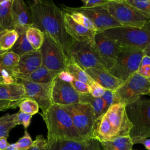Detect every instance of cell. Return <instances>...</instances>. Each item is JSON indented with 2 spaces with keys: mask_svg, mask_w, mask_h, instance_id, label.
<instances>
[{
  "mask_svg": "<svg viewBox=\"0 0 150 150\" xmlns=\"http://www.w3.org/2000/svg\"><path fill=\"white\" fill-rule=\"evenodd\" d=\"M33 26L50 36L70 61V45L72 38L66 32L63 10L52 1H28Z\"/></svg>",
  "mask_w": 150,
  "mask_h": 150,
  "instance_id": "cell-1",
  "label": "cell"
},
{
  "mask_svg": "<svg viewBox=\"0 0 150 150\" xmlns=\"http://www.w3.org/2000/svg\"><path fill=\"white\" fill-rule=\"evenodd\" d=\"M41 115L47 130V139L84 141L75 128L70 115L62 106L52 104Z\"/></svg>",
  "mask_w": 150,
  "mask_h": 150,
  "instance_id": "cell-2",
  "label": "cell"
},
{
  "mask_svg": "<svg viewBox=\"0 0 150 150\" xmlns=\"http://www.w3.org/2000/svg\"><path fill=\"white\" fill-rule=\"evenodd\" d=\"M121 46L144 50L150 45V20L141 28L117 27L100 32Z\"/></svg>",
  "mask_w": 150,
  "mask_h": 150,
  "instance_id": "cell-3",
  "label": "cell"
},
{
  "mask_svg": "<svg viewBox=\"0 0 150 150\" xmlns=\"http://www.w3.org/2000/svg\"><path fill=\"white\" fill-rule=\"evenodd\" d=\"M125 110L132 125L129 137L133 144L150 138V100L141 98L125 105Z\"/></svg>",
  "mask_w": 150,
  "mask_h": 150,
  "instance_id": "cell-4",
  "label": "cell"
},
{
  "mask_svg": "<svg viewBox=\"0 0 150 150\" xmlns=\"http://www.w3.org/2000/svg\"><path fill=\"white\" fill-rule=\"evenodd\" d=\"M144 56L143 50L122 46L114 64L108 71L117 79L125 81L137 72Z\"/></svg>",
  "mask_w": 150,
  "mask_h": 150,
  "instance_id": "cell-5",
  "label": "cell"
},
{
  "mask_svg": "<svg viewBox=\"0 0 150 150\" xmlns=\"http://www.w3.org/2000/svg\"><path fill=\"white\" fill-rule=\"evenodd\" d=\"M103 6L122 26L141 28L150 20L124 0H108Z\"/></svg>",
  "mask_w": 150,
  "mask_h": 150,
  "instance_id": "cell-6",
  "label": "cell"
},
{
  "mask_svg": "<svg viewBox=\"0 0 150 150\" xmlns=\"http://www.w3.org/2000/svg\"><path fill=\"white\" fill-rule=\"evenodd\" d=\"M70 115L73 123L84 140L93 138L96 117L93 107L87 103L62 106Z\"/></svg>",
  "mask_w": 150,
  "mask_h": 150,
  "instance_id": "cell-7",
  "label": "cell"
},
{
  "mask_svg": "<svg viewBox=\"0 0 150 150\" xmlns=\"http://www.w3.org/2000/svg\"><path fill=\"white\" fill-rule=\"evenodd\" d=\"M70 52L71 60L83 70L97 67L107 70L94 41H79L72 39Z\"/></svg>",
  "mask_w": 150,
  "mask_h": 150,
  "instance_id": "cell-8",
  "label": "cell"
},
{
  "mask_svg": "<svg viewBox=\"0 0 150 150\" xmlns=\"http://www.w3.org/2000/svg\"><path fill=\"white\" fill-rule=\"evenodd\" d=\"M149 91L148 80L135 73L114 91V95L119 103L127 105L141 98L142 96L147 95Z\"/></svg>",
  "mask_w": 150,
  "mask_h": 150,
  "instance_id": "cell-9",
  "label": "cell"
},
{
  "mask_svg": "<svg viewBox=\"0 0 150 150\" xmlns=\"http://www.w3.org/2000/svg\"><path fill=\"white\" fill-rule=\"evenodd\" d=\"M39 51L42 66L52 71L61 72L66 70L69 62L67 58L54 40L46 33H44V40Z\"/></svg>",
  "mask_w": 150,
  "mask_h": 150,
  "instance_id": "cell-10",
  "label": "cell"
},
{
  "mask_svg": "<svg viewBox=\"0 0 150 150\" xmlns=\"http://www.w3.org/2000/svg\"><path fill=\"white\" fill-rule=\"evenodd\" d=\"M102 115L108 122L116 137L129 135L132 125L128 117L125 105L114 104Z\"/></svg>",
  "mask_w": 150,
  "mask_h": 150,
  "instance_id": "cell-11",
  "label": "cell"
},
{
  "mask_svg": "<svg viewBox=\"0 0 150 150\" xmlns=\"http://www.w3.org/2000/svg\"><path fill=\"white\" fill-rule=\"evenodd\" d=\"M67 8L73 11L78 12L86 16L92 22L97 32H101L105 30L121 27L122 25L114 19L108 11L103 6H97L91 8Z\"/></svg>",
  "mask_w": 150,
  "mask_h": 150,
  "instance_id": "cell-12",
  "label": "cell"
},
{
  "mask_svg": "<svg viewBox=\"0 0 150 150\" xmlns=\"http://www.w3.org/2000/svg\"><path fill=\"white\" fill-rule=\"evenodd\" d=\"M15 79L17 82L24 86L27 97L35 100L38 104L39 108L42 111V113L45 112L53 104L51 94L52 82L40 84L22 79Z\"/></svg>",
  "mask_w": 150,
  "mask_h": 150,
  "instance_id": "cell-13",
  "label": "cell"
},
{
  "mask_svg": "<svg viewBox=\"0 0 150 150\" xmlns=\"http://www.w3.org/2000/svg\"><path fill=\"white\" fill-rule=\"evenodd\" d=\"M51 94L53 104L66 106L80 103V94L70 82L64 81L58 76L52 81Z\"/></svg>",
  "mask_w": 150,
  "mask_h": 150,
  "instance_id": "cell-14",
  "label": "cell"
},
{
  "mask_svg": "<svg viewBox=\"0 0 150 150\" xmlns=\"http://www.w3.org/2000/svg\"><path fill=\"white\" fill-rule=\"evenodd\" d=\"M93 41L108 71L114 64L122 46L115 41L105 38L100 32H96Z\"/></svg>",
  "mask_w": 150,
  "mask_h": 150,
  "instance_id": "cell-15",
  "label": "cell"
},
{
  "mask_svg": "<svg viewBox=\"0 0 150 150\" xmlns=\"http://www.w3.org/2000/svg\"><path fill=\"white\" fill-rule=\"evenodd\" d=\"M46 150H101V148L100 142L94 138L84 141L50 139H47Z\"/></svg>",
  "mask_w": 150,
  "mask_h": 150,
  "instance_id": "cell-16",
  "label": "cell"
},
{
  "mask_svg": "<svg viewBox=\"0 0 150 150\" xmlns=\"http://www.w3.org/2000/svg\"><path fill=\"white\" fill-rule=\"evenodd\" d=\"M12 14L14 29L18 34L33 26L29 7L23 0L12 1Z\"/></svg>",
  "mask_w": 150,
  "mask_h": 150,
  "instance_id": "cell-17",
  "label": "cell"
},
{
  "mask_svg": "<svg viewBox=\"0 0 150 150\" xmlns=\"http://www.w3.org/2000/svg\"><path fill=\"white\" fill-rule=\"evenodd\" d=\"M85 71L94 81L107 90L114 92L124 82L102 69L90 67Z\"/></svg>",
  "mask_w": 150,
  "mask_h": 150,
  "instance_id": "cell-18",
  "label": "cell"
},
{
  "mask_svg": "<svg viewBox=\"0 0 150 150\" xmlns=\"http://www.w3.org/2000/svg\"><path fill=\"white\" fill-rule=\"evenodd\" d=\"M63 18L66 32L72 39L79 41L94 40L97 32L91 30L77 23L67 12H64Z\"/></svg>",
  "mask_w": 150,
  "mask_h": 150,
  "instance_id": "cell-19",
  "label": "cell"
},
{
  "mask_svg": "<svg viewBox=\"0 0 150 150\" xmlns=\"http://www.w3.org/2000/svg\"><path fill=\"white\" fill-rule=\"evenodd\" d=\"M42 65L41 53L39 50H34L26 53L20 56L16 76H27Z\"/></svg>",
  "mask_w": 150,
  "mask_h": 150,
  "instance_id": "cell-20",
  "label": "cell"
},
{
  "mask_svg": "<svg viewBox=\"0 0 150 150\" xmlns=\"http://www.w3.org/2000/svg\"><path fill=\"white\" fill-rule=\"evenodd\" d=\"M28 98L24 86L16 81L11 84H0V100L20 101Z\"/></svg>",
  "mask_w": 150,
  "mask_h": 150,
  "instance_id": "cell-21",
  "label": "cell"
},
{
  "mask_svg": "<svg viewBox=\"0 0 150 150\" xmlns=\"http://www.w3.org/2000/svg\"><path fill=\"white\" fill-rule=\"evenodd\" d=\"M60 73L50 70L42 65L36 70L27 76H16L15 78L22 79L36 83L46 84L52 83L58 76Z\"/></svg>",
  "mask_w": 150,
  "mask_h": 150,
  "instance_id": "cell-22",
  "label": "cell"
},
{
  "mask_svg": "<svg viewBox=\"0 0 150 150\" xmlns=\"http://www.w3.org/2000/svg\"><path fill=\"white\" fill-rule=\"evenodd\" d=\"M104 150H132L134 144L129 136L116 137L111 140L100 142Z\"/></svg>",
  "mask_w": 150,
  "mask_h": 150,
  "instance_id": "cell-23",
  "label": "cell"
},
{
  "mask_svg": "<svg viewBox=\"0 0 150 150\" xmlns=\"http://www.w3.org/2000/svg\"><path fill=\"white\" fill-rule=\"evenodd\" d=\"M13 0H0V26L2 30L14 29L12 5Z\"/></svg>",
  "mask_w": 150,
  "mask_h": 150,
  "instance_id": "cell-24",
  "label": "cell"
},
{
  "mask_svg": "<svg viewBox=\"0 0 150 150\" xmlns=\"http://www.w3.org/2000/svg\"><path fill=\"white\" fill-rule=\"evenodd\" d=\"M80 103L89 104L93 107L96 120L107 110L102 97H94L90 93L80 94Z\"/></svg>",
  "mask_w": 150,
  "mask_h": 150,
  "instance_id": "cell-25",
  "label": "cell"
},
{
  "mask_svg": "<svg viewBox=\"0 0 150 150\" xmlns=\"http://www.w3.org/2000/svg\"><path fill=\"white\" fill-rule=\"evenodd\" d=\"M65 71L75 80L86 83L89 86H91L94 82L89 77L86 71L81 69L73 60H70L68 62Z\"/></svg>",
  "mask_w": 150,
  "mask_h": 150,
  "instance_id": "cell-26",
  "label": "cell"
},
{
  "mask_svg": "<svg viewBox=\"0 0 150 150\" xmlns=\"http://www.w3.org/2000/svg\"><path fill=\"white\" fill-rule=\"evenodd\" d=\"M19 58V56L12 52H5L0 54V64L13 76L17 73Z\"/></svg>",
  "mask_w": 150,
  "mask_h": 150,
  "instance_id": "cell-27",
  "label": "cell"
},
{
  "mask_svg": "<svg viewBox=\"0 0 150 150\" xmlns=\"http://www.w3.org/2000/svg\"><path fill=\"white\" fill-rule=\"evenodd\" d=\"M18 33L15 29H6L0 32V49L4 52L9 51L16 43Z\"/></svg>",
  "mask_w": 150,
  "mask_h": 150,
  "instance_id": "cell-28",
  "label": "cell"
},
{
  "mask_svg": "<svg viewBox=\"0 0 150 150\" xmlns=\"http://www.w3.org/2000/svg\"><path fill=\"white\" fill-rule=\"evenodd\" d=\"M26 38L35 50H39L44 40V33L39 29L30 26L26 30Z\"/></svg>",
  "mask_w": 150,
  "mask_h": 150,
  "instance_id": "cell-29",
  "label": "cell"
},
{
  "mask_svg": "<svg viewBox=\"0 0 150 150\" xmlns=\"http://www.w3.org/2000/svg\"><path fill=\"white\" fill-rule=\"evenodd\" d=\"M18 35L19 36L16 43L9 51L12 52L21 56L26 53L35 50L26 38V32L20 33Z\"/></svg>",
  "mask_w": 150,
  "mask_h": 150,
  "instance_id": "cell-30",
  "label": "cell"
},
{
  "mask_svg": "<svg viewBox=\"0 0 150 150\" xmlns=\"http://www.w3.org/2000/svg\"><path fill=\"white\" fill-rule=\"evenodd\" d=\"M62 7H63V8L62 9L64 12L69 13L76 22L83 26L84 27H85L86 28H88L91 30L97 32L96 29L95 27L94 26L93 24L92 23V22L86 16H84L82 13H79L78 12H75V11L70 10L67 8V6L62 5Z\"/></svg>",
  "mask_w": 150,
  "mask_h": 150,
  "instance_id": "cell-31",
  "label": "cell"
},
{
  "mask_svg": "<svg viewBox=\"0 0 150 150\" xmlns=\"http://www.w3.org/2000/svg\"><path fill=\"white\" fill-rule=\"evenodd\" d=\"M124 1L150 19V0H124Z\"/></svg>",
  "mask_w": 150,
  "mask_h": 150,
  "instance_id": "cell-32",
  "label": "cell"
},
{
  "mask_svg": "<svg viewBox=\"0 0 150 150\" xmlns=\"http://www.w3.org/2000/svg\"><path fill=\"white\" fill-rule=\"evenodd\" d=\"M19 108L20 111L33 115L39 112V106L35 100L26 98L19 104Z\"/></svg>",
  "mask_w": 150,
  "mask_h": 150,
  "instance_id": "cell-33",
  "label": "cell"
},
{
  "mask_svg": "<svg viewBox=\"0 0 150 150\" xmlns=\"http://www.w3.org/2000/svg\"><path fill=\"white\" fill-rule=\"evenodd\" d=\"M15 143L16 144L18 150H28L33 145V141L32 139L29 132L25 129L23 135Z\"/></svg>",
  "mask_w": 150,
  "mask_h": 150,
  "instance_id": "cell-34",
  "label": "cell"
},
{
  "mask_svg": "<svg viewBox=\"0 0 150 150\" xmlns=\"http://www.w3.org/2000/svg\"><path fill=\"white\" fill-rule=\"evenodd\" d=\"M137 73L147 79L150 77V57L144 55Z\"/></svg>",
  "mask_w": 150,
  "mask_h": 150,
  "instance_id": "cell-35",
  "label": "cell"
},
{
  "mask_svg": "<svg viewBox=\"0 0 150 150\" xmlns=\"http://www.w3.org/2000/svg\"><path fill=\"white\" fill-rule=\"evenodd\" d=\"M32 115L19 111L16 113L15 121L16 125H22L25 129L30 125Z\"/></svg>",
  "mask_w": 150,
  "mask_h": 150,
  "instance_id": "cell-36",
  "label": "cell"
},
{
  "mask_svg": "<svg viewBox=\"0 0 150 150\" xmlns=\"http://www.w3.org/2000/svg\"><path fill=\"white\" fill-rule=\"evenodd\" d=\"M15 115L16 113L14 114L13 117L11 119L0 125V138L3 137L8 138L10 131L16 126L15 121Z\"/></svg>",
  "mask_w": 150,
  "mask_h": 150,
  "instance_id": "cell-37",
  "label": "cell"
},
{
  "mask_svg": "<svg viewBox=\"0 0 150 150\" xmlns=\"http://www.w3.org/2000/svg\"><path fill=\"white\" fill-rule=\"evenodd\" d=\"M16 81L12 73L0 64V84H11Z\"/></svg>",
  "mask_w": 150,
  "mask_h": 150,
  "instance_id": "cell-38",
  "label": "cell"
},
{
  "mask_svg": "<svg viewBox=\"0 0 150 150\" xmlns=\"http://www.w3.org/2000/svg\"><path fill=\"white\" fill-rule=\"evenodd\" d=\"M70 83L79 94H84L90 93V86L88 84L75 80L73 78L71 80Z\"/></svg>",
  "mask_w": 150,
  "mask_h": 150,
  "instance_id": "cell-39",
  "label": "cell"
},
{
  "mask_svg": "<svg viewBox=\"0 0 150 150\" xmlns=\"http://www.w3.org/2000/svg\"><path fill=\"white\" fill-rule=\"evenodd\" d=\"M46 142L47 139L43 135H38L33 141V145L28 150H46Z\"/></svg>",
  "mask_w": 150,
  "mask_h": 150,
  "instance_id": "cell-40",
  "label": "cell"
},
{
  "mask_svg": "<svg viewBox=\"0 0 150 150\" xmlns=\"http://www.w3.org/2000/svg\"><path fill=\"white\" fill-rule=\"evenodd\" d=\"M101 97L104 101L105 107L107 108V110L111 105L115 103H119L118 100L116 99L114 95V92L113 91L106 90L104 94Z\"/></svg>",
  "mask_w": 150,
  "mask_h": 150,
  "instance_id": "cell-41",
  "label": "cell"
},
{
  "mask_svg": "<svg viewBox=\"0 0 150 150\" xmlns=\"http://www.w3.org/2000/svg\"><path fill=\"white\" fill-rule=\"evenodd\" d=\"M20 101H9L0 100V111H6L9 109H15L19 107Z\"/></svg>",
  "mask_w": 150,
  "mask_h": 150,
  "instance_id": "cell-42",
  "label": "cell"
},
{
  "mask_svg": "<svg viewBox=\"0 0 150 150\" xmlns=\"http://www.w3.org/2000/svg\"><path fill=\"white\" fill-rule=\"evenodd\" d=\"M105 89L95 81L90 86V94L94 97H101L105 91Z\"/></svg>",
  "mask_w": 150,
  "mask_h": 150,
  "instance_id": "cell-43",
  "label": "cell"
},
{
  "mask_svg": "<svg viewBox=\"0 0 150 150\" xmlns=\"http://www.w3.org/2000/svg\"><path fill=\"white\" fill-rule=\"evenodd\" d=\"M108 0H82V8H91L103 6Z\"/></svg>",
  "mask_w": 150,
  "mask_h": 150,
  "instance_id": "cell-44",
  "label": "cell"
},
{
  "mask_svg": "<svg viewBox=\"0 0 150 150\" xmlns=\"http://www.w3.org/2000/svg\"><path fill=\"white\" fill-rule=\"evenodd\" d=\"M7 138L5 137L0 138V150H5L9 145V143H8Z\"/></svg>",
  "mask_w": 150,
  "mask_h": 150,
  "instance_id": "cell-45",
  "label": "cell"
},
{
  "mask_svg": "<svg viewBox=\"0 0 150 150\" xmlns=\"http://www.w3.org/2000/svg\"><path fill=\"white\" fill-rule=\"evenodd\" d=\"M137 144H142L146 150H150V138H145L141 139L138 142Z\"/></svg>",
  "mask_w": 150,
  "mask_h": 150,
  "instance_id": "cell-46",
  "label": "cell"
},
{
  "mask_svg": "<svg viewBox=\"0 0 150 150\" xmlns=\"http://www.w3.org/2000/svg\"><path fill=\"white\" fill-rule=\"evenodd\" d=\"M13 115H14V114H6L4 116H2V117H0V125L1 124H4V122L8 121L10 119H11L13 117Z\"/></svg>",
  "mask_w": 150,
  "mask_h": 150,
  "instance_id": "cell-47",
  "label": "cell"
},
{
  "mask_svg": "<svg viewBox=\"0 0 150 150\" xmlns=\"http://www.w3.org/2000/svg\"><path fill=\"white\" fill-rule=\"evenodd\" d=\"M5 150H18V148L16 143H12L9 144Z\"/></svg>",
  "mask_w": 150,
  "mask_h": 150,
  "instance_id": "cell-48",
  "label": "cell"
},
{
  "mask_svg": "<svg viewBox=\"0 0 150 150\" xmlns=\"http://www.w3.org/2000/svg\"><path fill=\"white\" fill-rule=\"evenodd\" d=\"M144 55L145 56H147L150 57V45H148L144 50Z\"/></svg>",
  "mask_w": 150,
  "mask_h": 150,
  "instance_id": "cell-49",
  "label": "cell"
},
{
  "mask_svg": "<svg viewBox=\"0 0 150 150\" xmlns=\"http://www.w3.org/2000/svg\"><path fill=\"white\" fill-rule=\"evenodd\" d=\"M4 52H4V51L1 50V49H0V54H2V53H4Z\"/></svg>",
  "mask_w": 150,
  "mask_h": 150,
  "instance_id": "cell-50",
  "label": "cell"
},
{
  "mask_svg": "<svg viewBox=\"0 0 150 150\" xmlns=\"http://www.w3.org/2000/svg\"><path fill=\"white\" fill-rule=\"evenodd\" d=\"M2 30H3L1 29V26H0V32H1Z\"/></svg>",
  "mask_w": 150,
  "mask_h": 150,
  "instance_id": "cell-51",
  "label": "cell"
},
{
  "mask_svg": "<svg viewBox=\"0 0 150 150\" xmlns=\"http://www.w3.org/2000/svg\"><path fill=\"white\" fill-rule=\"evenodd\" d=\"M147 95H148V96H150V91L147 94Z\"/></svg>",
  "mask_w": 150,
  "mask_h": 150,
  "instance_id": "cell-52",
  "label": "cell"
},
{
  "mask_svg": "<svg viewBox=\"0 0 150 150\" xmlns=\"http://www.w3.org/2000/svg\"><path fill=\"white\" fill-rule=\"evenodd\" d=\"M148 81H149V83H150V77L149 78V79H148Z\"/></svg>",
  "mask_w": 150,
  "mask_h": 150,
  "instance_id": "cell-53",
  "label": "cell"
}]
</instances>
